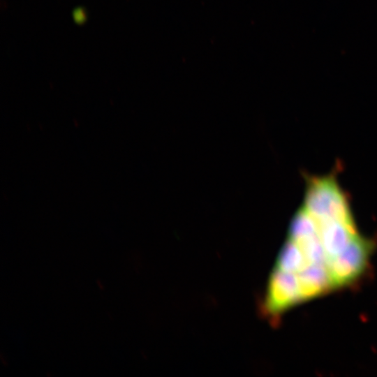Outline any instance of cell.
I'll return each instance as SVG.
<instances>
[{
    "instance_id": "1",
    "label": "cell",
    "mask_w": 377,
    "mask_h": 377,
    "mask_svg": "<svg viewBox=\"0 0 377 377\" xmlns=\"http://www.w3.org/2000/svg\"><path fill=\"white\" fill-rule=\"evenodd\" d=\"M303 207L316 223L335 221L357 233L346 193L340 186L335 175H306Z\"/></svg>"
},
{
    "instance_id": "2",
    "label": "cell",
    "mask_w": 377,
    "mask_h": 377,
    "mask_svg": "<svg viewBox=\"0 0 377 377\" xmlns=\"http://www.w3.org/2000/svg\"><path fill=\"white\" fill-rule=\"evenodd\" d=\"M374 244L373 240L357 235L340 254L326 263L332 289L350 286L362 276Z\"/></svg>"
},
{
    "instance_id": "3",
    "label": "cell",
    "mask_w": 377,
    "mask_h": 377,
    "mask_svg": "<svg viewBox=\"0 0 377 377\" xmlns=\"http://www.w3.org/2000/svg\"><path fill=\"white\" fill-rule=\"evenodd\" d=\"M300 302L297 274L274 268L269 280L265 311L270 315L278 316Z\"/></svg>"
},
{
    "instance_id": "4",
    "label": "cell",
    "mask_w": 377,
    "mask_h": 377,
    "mask_svg": "<svg viewBox=\"0 0 377 377\" xmlns=\"http://www.w3.org/2000/svg\"><path fill=\"white\" fill-rule=\"evenodd\" d=\"M296 274L300 302L316 298L332 289L326 265H309Z\"/></svg>"
},
{
    "instance_id": "5",
    "label": "cell",
    "mask_w": 377,
    "mask_h": 377,
    "mask_svg": "<svg viewBox=\"0 0 377 377\" xmlns=\"http://www.w3.org/2000/svg\"><path fill=\"white\" fill-rule=\"evenodd\" d=\"M320 238L325 252L326 263L340 254L358 233L335 221L317 223Z\"/></svg>"
},
{
    "instance_id": "6",
    "label": "cell",
    "mask_w": 377,
    "mask_h": 377,
    "mask_svg": "<svg viewBox=\"0 0 377 377\" xmlns=\"http://www.w3.org/2000/svg\"><path fill=\"white\" fill-rule=\"evenodd\" d=\"M308 265L299 246L289 239L281 249L275 269L297 274Z\"/></svg>"
},
{
    "instance_id": "7",
    "label": "cell",
    "mask_w": 377,
    "mask_h": 377,
    "mask_svg": "<svg viewBox=\"0 0 377 377\" xmlns=\"http://www.w3.org/2000/svg\"><path fill=\"white\" fill-rule=\"evenodd\" d=\"M316 221L302 207L294 216L290 229V238L294 242L318 234Z\"/></svg>"
},
{
    "instance_id": "8",
    "label": "cell",
    "mask_w": 377,
    "mask_h": 377,
    "mask_svg": "<svg viewBox=\"0 0 377 377\" xmlns=\"http://www.w3.org/2000/svg\"><path fill=\"white\" fill-rule=\"evenodd\" d=\"M294 242L300 249L308 265H326L327 258L319 233Z\"/></svg>"
},
{
    "instance_id": "9",
    "label": "cell",
    "mask_w": 377,
    "mask_h": 377,
    "mask_svg": "<svg viewBox=\"0 0 377 377\" xmlns=\"http://www.w3.org/2000/svg\"><path fill=\"white\" fill-rule=\"evenodd\" d=\"M74 19L78 23H81L84 20V13L82 9H77L74 12Z\"/></svg>"
}]
</instances>
